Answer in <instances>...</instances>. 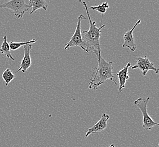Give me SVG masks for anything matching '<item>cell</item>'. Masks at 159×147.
Returning <instances> with one entry per match:
<instances>
[{
	"instance_id": "obj_1",
	"label": "cell",
	"mask_w": 159,
	"mask_h": 147,
	"mask_svg": "<svg viewBox=\"0 0 159 147\" xmlns=\"http://www.w3.org/2000/svg\"><path fill=\"white\" fill-rule=\"evenodd\" d=\"M82 3L85 8L86 12L89 21V30L81 32L82 38L85 44L86 48L88 52L89 53L90 51H91L94 53L98 59L101 57V48L100 45L101 30L105 27V25H102L100 27H97L95 21H92L86 2L83 1Z\"/></svg>"
},
{
	"instance_id": "obj_2",
	"label": "cell",
	"mask_w": 159,
	"mask_h": 147,
	"mask_svg": "<svg viewBox=\"0 0 159 147\" xmlns=\"http://www.w3.org/2000/svg\"><path fill=\"white\" fill-rule=\"evenodd\" d=\"M98 66L94 68L90 79L89 89L97 90L107 80H110L117 86L118 84L114 80L113 74V62H107L102 56L98 59Z\"/></svg>"
},
{
	"instance_id": "obj_3",
	"label": "cell",
	"mask_w": 159,
	"mask_h": 147,
	"mask_svg": "<svg viewBox=\"0 0 159 147\" xmlns=\"http://www.w3.org/2000/svg\"><path fill=\"white\" fill-rule=\"evenodd\" d=\"M2 9L10 10L16 18L19 19L23 17L25 12L31 9V7L25 3L24 0H11L0 3V9Z\"/></svg>"
},
{
	"instance_id": "obj_4",
	"label": "cell",
	"mask_w": 159,
	"mask_h": 147,
	"mask_svg": "<svg viewBox=\"0 0 159 147\" xmlns=\"http://www.w3.org/2000/svg\"><path fill=\"white\" fill-rule=\"evenodd\" d=\"M150 100V97H147V98L143 99L139 98L134 101V104L137 107L141 110L143 116V125L142 127L146 130H151L155 126L159 125L158 123L153 121L151 117L148 115L147 112V104Z\"/></svg>"
},
{
	"instance_id": "obj_5",
	"label": "cell",
	"mask_w": 159,
	"mask_h": 147,
	"mask_svg": "<svg viewBox=\"0 0 159 147\" xmlns=\"http://www.w3.org/2000/svg\"><path fill=\"white\" fill-rule=\"evenodd\" d=\"M85 16L83 14H80L77 18V23L76 28L75 31L73 34L72 36L70 37V40L66 44L64 49L68 50L71 47H80L83 50H84L86 53H89L88 52L86 48L85 44L84 42L81 35V21L84 19H85Z\"/></svg>"
},
{
	"instance_id": "obj_6",
	"label": "cell",
	"mask_w": 159,
	"mask_h": 147,
	"mask_svg": "<svg viewBox=\"0 0 159 147\" xmlns=\"http://www.w3.org/2000/svg\"><path fill=\"white\" fill-rule=\"evenodd\" d=\"M133 70L139 69L141 70L142 75L145 77L147 73L150 70L155 71L156 74L159 73V70L155 68L152 62L150 61L147 56L144 57H138L136 59V64L132 66Z\"/></svg>"
},
{
	"instance_id": "obj_7",
	"label": "cell",
	"mask_w": 159,
	"mask_h": 147,
	"mask_svg": "<svg viewBox=\"0 0 159 147\" xmlns=\"http://www.w3.org/2000/svg\"><path fill=\"white\" fill-rule=\"evenodd\" d=\"M141 23V19H139L138 21L135 23L134 26L132 27V29L129 31L126 32L125 34H124L123 38L124 43L122 44L123 48H128L130 50L131 52H134L137 49V45L135 43L134 39L133 37V31L135 30L136 27L139 25Z\"/></svg>"
},
{
	"instance_id": "obj_8",
	"label": "cell",
	"mask_w": 159,
	"mask_h": 147,
	"mask_svg": "<svg viewBox=\"0 0 159 147\" xmlns=\"http://www.w3.org/2000/svg\"><path fill=\"white\" fill-rule=\"evenodd\" d=\"M32 48V46L31 44H28L23 46L24 57L21 60L19 69L18 70L16 71V73L21 71L22 73H25L27 71L28 69L31 67V65L32 64L31 55H30Z\"/></svg>"
},
{
	"instance_id": "obj_9",
	"label": "cell",
	"mask_w": 159,
	"mask_h": 147,
	"mask_svg": "<svg viewBox=\"0 0 159 147\" xmlns=\"http://www.w3.org/2000/svg\"><path fill=\"white\" fill-rule=\"evenodd\" d=\"M110 116L107 114L103 113L101 116V119L98 121L97 123L92 127L88 129V131L86 133L85 136L87 138L89 135L92 134H95L97 132L102 131L107 128V121L110 119Z\"/></svg>"
},
{
	"instance_id": "obj_10",
	"label": "cell",
	"mask_w": 159,
	"mask_h": 147,
	"mask_svg": "<svg viewBox=\"0 0 159 147\" xmlns=\"http://www.w3.org/2000/svg\"><path fill=\"white\" fill-rule=\"evenodd\" d=\"M131 67V64L128 62L125 66L122 68L121 70L118 71L116 74L117 77L119 80V94L122 92V89L125 87V84L127 80L129 79V68Z\"/></svg>"
},
{
	"instance_id": "obj_11",
	"label": "cell",
	"mask_w": 159,
	"mask_h": 147,
	"mask_svg": "<svg viewBox=\"0 0 159 147\" xmlns=\"http://www.w3.org/2000/svg\"><path fill=\"white\" fill-rule=\"evenodd\" d=\"M28 5L32 9L30 15H32L34 12L40 9L47 10L48 7V4L45 0H30Z\"/></svg>"
},
{
	"instance_id": "obj_12",
	"label": "cell",
	"mask_w": 159,
	"mask_h": 147,
	"mask_svg": "<svg viewBox=\"0 0 159 147\" xmlns=\"http://www.w3.org/2000/svg\"><path fill=\"white\" fill-rule=\"evenodd\" d=\"M0 52L6 58L10 59L12 61L15 60V58L12 57L10 52L9 44L7 41V37L5 34L3 36V43L0 48Z\"/></svg>"
},
{
	"instance_id": "obj_13",
	"label": "cell",
	"mask_w": 159,
	"mask_h": 147,
	"mask_svg": "<svg viewBox=\"0 0 159 147\" xmlns=\"http://www.w3.org/2000/svg\"><path fill=\"white\" fill-rule=\"evenodd\" d=\"M37 41V39H33V40L28 41H25V42H21V43H16L13 41H10L9 44L10 48L12 50H16L18 49H19L21 46H23L25 45L28 44H32L34 43H36Z\"/></svg>"
},
{
	"instance_id": "obj_14",
	"label": "cell",
	"mask_w": 159,
	"mask_h": 147,
	"mask_svg": "<svg viewBox=\"0 0 159 147\" xmlns=\"http://www.w3.org/2000/svg\"><path fill=\"white\" fill-rule=\"evenodd\" d=\"M2 77L5 82V86H8L9 83L16 78V75L10 69H7L2 74Z\"/></svg>"
},
{
	"instance_id": "obj_15",
	"label": "cell",
	"mask_w": 159,
	"mask_h": 147,
	"mask_svg": "<svg viewBox=\"0 0 159 147\" xmlns=\"http://www.w3.org/2000/svg\"><path fill=\"white\" fill-rule=\"evenodd\" d=\"M110 8V6L108 5V3L105 2L102 3V5H99L98 6H92L90 7L89 9L92 10H94L97 11L99 13H101L102 14H105L107 12V9Z\"/></svg>"
},
{
	"instance_id": "obj_16",
	"label": "cell",
	"mask_w": 159,
	"mask_h": 147,
	"mask_svg": "<svg viewBox=\"0 0 159 147\" xmlns=\"http://www.w3.org/2000/svg\"><path fill=\"white\" fill-rule=\"evenodd\" d=\"M107 147H116L115 146V145L113 144H111L110 145H109V146H108Z\"/></svg>"
}]
</instances>
